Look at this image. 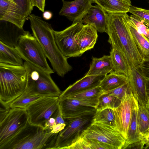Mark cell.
I'll return each instance as SVG.
<instances>
[{
    "label": "cell",
    "instance_id": "6da1fadb",
    "mask_svg": "<svg viewBox=\"0 0 149 149\" xmlns=\"http://www.w3.org/2000/svg\"><path fill=\"white\" fill-rule=\"evenodd\" d=\"M127 14L107 13L108 41L112 48L122 54L131 68H138L144 58L128 29L126 19Z\"/></svg>",
    "mask_w": 149,
    "mask_h": 149
},
{
    "label": "cell",
    "instance_id": "7a4b0ae2",
    "mask_svg": "<svg viewBox=\"0 0 149 149\" xmlns=\"http://www.w3.org/2000/svg\"><path fill=\"white\" fill-rule=\"evenodd\" d=\"M28 17L33 35L41 45L53 70L58 76L63 77L72 68L56 44L52 25L34 14H31Z\"/></svg>",
    "mask_w": 149,
    "mask_h": 149
},
{
    "label": "cell",
    "instance_id": "3957f363",
    "mask_svg": "<svg viewBox=\"0 0 149 149\" xmlns=\"http://www.w3.org/2000/svg\"><path fill=\"white\" fill-rule=\"evenodd\" d=\"M27 80L24 65L0 63V102L5 108L24 92Z\"/></svg>",
    "mask_w": 149,
    "mask_h": 149
},
{
    "label": "cell",
    "instance_id": "277c9868",
    "mask_svg": "<svg viewBox=\"0 0 149 149\" xmlns=\"http://www.w3.org/2000/svg\"><path fill=\"white\" fill-rule=\"evenodd\" d=\"M44 127L30 124L6 143L1 149H46L55 134Z\"/></svg>",
    "mask_w": 149,
    "mask_h": 149
},
{
    "label": "cell",
    "instance_id": "5b68a950",
    "mask_svg": "<svg viewBox=\"0 0 149 149\" xmlns=\"http://www.w3.org/2000/svg\"><path fill=\"white\" fill-rule=\"evenodd\" d=\"M24 65L27 77L25 91L43 96L59 97L62 92L50 74L25 61Z\"/></svg>",
    "mask_w": 149,
    "mask_h": 149
},
{
    "label": "cell",
    "instance_id": "8992f818",
    "mask_svg": "<svg viewBox=\"0 0 149 149\" xmlns=\"http://www.w3.org/2000/svg\"><path fill=\"white\" fill-rule=\"evenodd\" d=\"M26 108L8 107L0 109V149L29 124Z\"/></svg>",
    "mask_w": 149,
    "mask_h": 149
},
{
    "label": "cell",
    "instance_id": "52a82bcc",
    "mask_svg": "<svg viewBox=\"0 0 149 149\" xmlns=\"http://www.w3.org/2000/svg\"><path fill=\"white\" fill-rule=\"evenodd\" d=\"M93 115L66 120L64 129L55 134L47 149H66L81 137L83 132L91 123Z\"/></svg>",
    "mask_w": 149,
    "mask_h": 149
},
{
    "label": "cell",
    "instance_id": "ba28073f",
    "mask_svg": "<svg viewBox=\"0 0 149 149\" xmlns=\"http://www.w3.org/2000/svg\"><path fill=\"white\" fill-rule=\"evenodd\" d=\"M16 48L23 59L50 74L54 72L49 65L47 57L36 38L28 31L20 37Z\"/></svg>",
    "mask_w": 149,
    "mask_h": 149
},
{
    "label": "cell",
    "instance_id": "9c48e42d",
    "mask_svg": "<svg viewBox=\"0 0 149 149\" xmlns=\"http://www.w3.org/2000/svg\"><path fill=\"white\" fill-rule=\"evenodd\" d=\"M81 137L102 143L109 149H123L126 141L116 127L102 123L91 122Z\"/></svg>",
    "mask_w": 149,
    "mask_h": 149
},
{
    "label": "cell",
    "instance_id": "30bf717a",
    "mask_svg": "<svg viewBox=\"0 0 149 149\" xmlns=\"http://www.w3.org/2000/svg\"><path fill=\"white\" fill-rule=\"evenodd\" d=\"M59 97L43 96L28 105L26 109L29 123L44 128L45 122L59 108Z\"/></svg>",
    "mask_w": 149,
    "mask_h": 149
},
{
    "label": "cell",
    "instance_id": "8fae6325",
    "mask_svg": "<svg viewBox=\"0 0 149 149\" xmlns=\"http://www.w3.org/2000/svg\"><path fill=\"white\" fill-rule=\"evenodd\" d=\"M84 25L81 21L75 22L62 31H54L56 44L62 53L68 58L80 56L76 37Z\"/></svg>",
    "mask_w": 149,
    "mask_h": 149
},
{
    "label": "cell",
    "instance_id": "7c38bea8",
    "mask_svg": "<svg viewBox=\"0 0 149 149\" xmlns=\"http://www.w3.org/2000/svg\"><path fill=\"white\" fill-rule=\"evenodd\" d=\"M137 99L132 91L127 92L119 106L113 109L116 127L126 140L134 107Z\"/></svg>",
    "mask_w": 149,
    "mask_h": 149
},
{
    "label": "cell",
    "instance_id": "4fadbf2b",
    "mask_svg": "<svg viewBox=\"0 0 149 149\" xmlns=\"http://www.w3.org/2000/svg\"><path fill=\"white\" fill-rule=\"evenodd\" d=\"M60 100V107L63 117L65 120L94 114L96 111L97 104L89 101L68 97Z\"/></svg>",
    "mask_w": 149,
    "mask_h": 149
},
{
    "label": "cell",
    "instance_id": "5bb4252c",
    "mask_svg": "<svg viewBox=\"0 0 149 149\" xmlns=\"http://www.w3.org/2000/svg\"><path fill=\"white\" fill-rule=\"evenodd\" d=\"M62 1L63 5L59 14L73 22L81 21L94 3L93 0Z\"/></svg>",
    "mask_w": 149,
    "mask_h": 149
},
{
    "label": "cell",
    "instance_id": "9a60e30c",
    "mask_svg": "<svg viewBox=\"0 0 149 149\" xmlns=\"http://www.w3.org/2000/svg\"><path fill=\"white\" fill-rule=\"evenodd\" d=\"M27 17L16 3L0 0V20L12 23L23 28Z\"/></svg>",
    "mask_w": 149,
    "mask_h": 149
},
{
    "label": "cell",
    "instance_id": "2e32d148",
    "mask_svg": "<svg viewBox=\"0 0 149 149\" xmlns=\"http://www.w3.org/2000/svg\"><path fill=\"white\" fill-rule=\"evenodd\" d=\"M128 77L132 92L138 100L139 104L146 106L148 97L146 90L147 79L139 68L133 67Z\"/></svg>",
    "mask_w": 149,
    "mask_h": 149
},
{
    "label": "cell",
    "instance_id": "e0dca14e",
    "mask_svg": "<svg viewBox=\"0 0 149 149\" xmlns=\"http://www.w3.org/2000/svg\"><path fill=\"white\" fill-rule=\"evenodd\" d=\"M81 21L84 25L92 26L98 32H107V13L97 4L91 6Z\"/></svg>",
    "mask_w": 149,
    "mask_h": 149
},
{
    "label": "cell",
    "instance_id": "ac0fdd59",
    "mask_svg": "<svg viewBox=\"0 0 149 149\" xmlns=\"http://www.w3.org/2000/svg\"><path fill=\"white\" fill-rule=\"evenodd\" d=\"M105 76L85 75L62 92L59 97H65L98 86Z\"/></svg>",
    "mask_w": 149,
    "mask_h": 149
},
{
    "label": "cell",
    "instance_id": "d6986e66",
    "mask_svg": "<svg viewBox=\"0 0 149 149\" xmlns=\"http://www.w3.org/2000/svg\"><path fill=\"white\" fill-rule=\"evenodd\" d=\"M10 22L0 21V42L9 46L16 47L21 36L25 32Z\"/></svg>",
    "mask_w": 149,
    "mask_h": 149
},
{
    "label": "cell",
    "instance_id": "ffe728a7",
    "mask_svg": "<svg viewBox=\"0 0 149 149\" xmlns=\"http://www.w3.org/2000/svg\"><path fill=\"white\" fill-rule=\"evenodd\" d=\"M97 37V31L94 28L90 25H84L76 37L80 56L85 52L93 48Z\"/></svg>",
    "mask_w": 149,
    "mask_h": 149
},
{
    "label": "cell",
    "instance_id": "44dd1931",
    "mask_svg": "<svg viewBox=\"0 0 149 149\" xmlns=\"http://www.w3.org/2000/svg\"><path fill=\"white\" fill-rule=\"evenodd\" d=\"M139 102L136 100L134 107L130 123L127 134V139L123 149H126L129 145L141 141L143 135L139 130L138 111Z\"/></svg>",
    "mask_w": 149,
    "mask_h": 149
},
{
    "label": "cell",
    "instance_id": "7402d4cb",
    "mask_svg": "<svg viewBox=\"0 0 149 149\" xmlns=\"http://www.w3.org/2000/svg\"><path fill=\"white\" fill-rule=\"evenodd\" d=\"M92 61L86 75H105L113 71L110 55H104L97 58L92 57Z\"/></svg>",
    "mask_w": 149,
    "mask_h": 149
},
{
    "label": "cell",
    "instance_id": "603a6c76",
    "mask_svg": "<svg viewBox=\"0 0 149 149\" xmlns=\"http://www.w3.org/2000/svg\"><path fill=\"white\" fill-rule=\"evenodd\" d=\"M126 19L129 30L141 54L144 59L149 57V41L138 31L127 14Z\"/></svg>",
    "mask_w": 149,
    "mask_h": 149
},
{
    "label": "cell",
    "instance_id": "cb8c5ba5",
    "mask_svg": "<svg viewBox=\"0 0 149 149\" xmlns=\"http://www.w3.org/2000/svg\"><path fill=\"white\" fill-rule=\"evenodd\" d=\"M107 13H127L131 5V0H93Z\"/></svg>",
    "mask_w": 149,
    "mask_h": 149
},
{
    "label": "cell",
    "instance_id": "d4e9b609",
    "mask_svg": "<svg viewBox=\"0 0 149 149\" xmlns=\"http://www.w3.org/2000/svg\"><path fill=\"white\" fill-rule=\"evenodd\" d=\"M128 81V77L113 71L105 76L99 86L104 93L119 87Z\"/></svg>",
    "mask_w": 149,
    "mask_h": 149
},
{
    "label": "cell",
    "instance_id": "484cf974",
    "mask_svg": "<svg viewBox=\"0 0 149 149\" xmlns=\"http://www.w3.org/2000/svg\"><path fill=\"white\" fill-rule=\"evenodd\" d=\"M0 63L21 66L24 65V62L15 47L0 42Z\"/></svg>",
    "mask_w": 149,
    "mask_h": 149
},
{
    "label": "cell",
    "instance_id": "4316f807",
    "mask_svg": "<svg viewBox=\"0 0 149 149\" xmlns=\"http://www.w3.org/2000/svg\"><path fill=\"white\" fill-rule=\"evenodd\" d=\"M110 56L113 71L128 77L131 73V69L122 54L116 49L112 48Z\"/></svg>",
    "mask_w": 149,
    "mask_h": 149
},
{
    "label": "cell",
    "instance_id": "83f0119b",
    "mask_svg": "<svg viewBox=\"0 0 149 149\" xmlns=\"http://www.w3.org/2000/svg\"><path fill=\"white\" fill-rule=\"evenodd\" d=\"M103 93V91L98 86L66 97L88 100L95 103L97 105L99 98Z\"/></svg>",
    "mask_w": 149,
    "mask_h": 149
},
{
    "label": "cell",
    "instance_id": "f1b7e54d",
    "mask_svg": "<svg viewBox=\"0 0 149 149\" xmlns=\"http://www.w3.org/2000/svg\"><path fill=\"white\" fill-rule=\"evenodd\" d=\"M42 97L39 95L32 94L25 90L21 95L10 103L8 107L26 108L29 104Z\"/></svg>",
    "mask_w": 149,
    "mask_h": 149
},
{
    "label": "cell",
    "instance_id": "f546056e",
    "mask_svg": "<svg viewBox=\"0 0 149 149\" xmlns=\"http://www.w3.org/2000/svg\"><path fill=\"white\" fill-rule=\"evenodd\" d=\"M92 122L105 123L116 127L113 111L111 109L96 110L93 116Z\"/></svg>",
    "mask_w": 149,
    "mask_h": 149
},
{
    "label": "cell",
    "instance_id": "4dcf8cb0",
    "mask_svg": "<svg viewBox=\"0 0 149 149\" xmlns=\"http://www.w3.org/2000/svg\"><path fill=\"white\" fill-rule=\"evenodd\" d=\"M121 100L113 95L103 93L99 98L96 110H101L107 108L113 109L119 106Z\"/></svg>",
    "mask_w": 149,
    "mask_h": 149
},
{
    "label": "cell",
    "instance_id": "1f68e13d",
    "mask_svg": "<svg viewBox=\"0 0 149 149\" xmlns=\"http://www.w3.org/2000/svg\"><path fill=\"white\" fill-rule=\"evenodd\" d=\"M138 120L139 130L143 135L149 127V109L146 106L139 104Z\"/></svg>",
    "mask_w": 149,
    "mask_h": 149
},
{
    "label": "cell",
    "instance_id": "d6a6232c",
    "mask_svg": "<svg viewBox=\"0 0 149 149\" xmlns=\"http://www.w3.org/2000/svg\"><path fill=\"white\" fill-rule=\"evenodd\" d=\"M129 12L136 16L149 27V10L131 6Z\"/></svg>",
    "mask_w": 149,
    "mask_h": 149
},
{
    "label": "cell",
    "instance_id": "836d02e7",
    "mask_svg": "<svg viewBox=\"0 0 149 149\" xmlns=\"http://www.w3.org/2000/svg\"><path fill=\"white\" fill-rule=\"evenodd\" d=\"M130 18L138 31L149 41V27L133 15H131Z\"/></svg>",
    "mask_w": 149,
    "mask_h": 149
},
{
    "label": "cell",
    "instance_id": "e575fe53",
    "mask_svg": "<svg viewBox=\"0 0 149 149\" xmlns=\"http://www.w3.org/2000/svg\"><path fill=\"white\" fill-rule=\"evenodd\" d=\"M131 91L128 81V82L119 87L103 93L113 95L121 100L126 93L130 92Z\"/></svg>",
    "mask_w": 149,
    "mask_h": 149
},
{
    "label": "cell",
    "instance_id": "d590c367",
    "mask_svg": "<svg viewBox=\"0 0 149 149\" xmlns=\"http://www.w3.org/2000/svg\"><path fill=\"white\" fill-rule=\"evenodd\" d=\"M14 1L20 7L27 18L31 14L34 6L31 0H14Z\"/></svg>",
    "mask_w": 149,
    "mask_h": 149
},
{
    "label": "cell",
    "instance_id": "8d00e7d4",
    "mask_svg": "<svg viewBox=\"0 0 149 149\" xmlns=\"http://www.w3.org/2000/svg\"><path fill=\"white\" fill-rule=\"evenodd\" d=\"M91 149L89 142L82 137L78 139L66 149Z\"/></svg>",
    "mask_w": 149,
    "mask_h": 149
},
{
    "label": "cell",
    "instance_id": "74e56055",
    "mask_svg": "<svg viewBox=\"0 0 149 149\" xmlns=\"http://www.w3.org/2000/svg\"><path fill=\"white\" fill-rule=\"evenodd\" d=\"M139 68L147 79L149 80V57L144 59Z\"/></svg>",
    "mask_w": 149,
    "mask_h": 149
},
{
    "label": "cell",
    "instance_id": "f35d334b",
    "mask_svg": "<svg viewBox=\"0 0 149 149\" xmlns=\"http://www.w3.org/2000/svg\"><path fill=\"white\" fill-rule=\"evenodd\" d=\"M90 143L91 149H109L104 144L94 140H87Z\"/></svg>",
    "mask_w": 149,
    "mask_h": 149
},
{
    "label": "cell",
    "instance_id": "ab89813d",
    "mask_svg": "<svg viewBox=\"0 0 149 149\" xmlns=\"http://www.w3.org/2000/svg\"><path fill=\"white\" fill-rule=\"evenodd\" d=\"M53 117L55 120L56 124L65 123V121L62 115L60 106L59 108L54 115Z\"/></svg>",
    "mask_w": 149,
    "mask_h": 149
},
{
    "label": "cell",
    "instance_id": "60d3db41",
    "mask_svg": "<svg viewBox=\"0 0 149 149\" xmlns=\"http://www.w3.org/2000/svg\"><path fill=\"white\" fill-rule=\"evenodd\" d=\"M33 6L37 7L42 12L45 10L46 0H31Z\"/></svg>",
    "mask_w": 149,
    "mask_h": 149
},
{
    "label": "cell",
    "instance_id": "b9f144b4",
    "mask_svg": "<svg viewBox=\"0 0 149 149\" xmlns=\"http://www.w3.org/2000/svg\"><path fill=\"white\" fill-rule=\"evenodd\" d=\"M56 123L55 118L53 117H51L45 122L44 128L51 131L53 126Z\"/></svg>",
    "mask_w": 149,
    "mask_h": 149
},
{
    "label": "cell",
    "instance_id": "7bdbcfd3",
    "mask_svg": "<svg viewBox=\"0 0 149 149\" xmlns=\"http://www.w3.org/2000/svg\"><path fill=\"white\" fill-rule=\"evenodd\" d=\"M65 125V123L55 124L53 126L51 132L54 134L58 133L64 129Z\"/></svg>",
    "mask_w": 149,
    "mask_h": 149
},
{
    "label": "cell",
    "instance_id": "ee69618b",
    "mask_svg": "<svg viewBox=\"0 0 149 149\" xmlns=\"http://www.w3.org/2000/svg\"><path fill=\"white\" fill-rule=\"evenodd\" d=\"M145 145L143 143L142 140L141 141L134 143L129 146L126 149H140L144 148Z\"/></svg>",
    "mask_w": 149,
    "mask_h": 149
},
{
    "label": "cell",
    "instance_id": "f6af8a7d",
    "mask_svg": "<svg viewBox=\"0 0 149 149\" xmlns=\"http://www.w3.org/2000/svg\"><path fill=\"white\" fill-rule=\"evenodd\" d=\"M141 140L145 146L144 149H148L149 147V133L144 134Z\"/></svg>",
    "mask_w": 149,
    "mask_h": 149
},
{
    "label": "cell",
    "instance_id": "bcb514c9",
    "mask_svg": "<svg viewBox=\"0 0 149 149\" xmlns=\"http://www.w3.org/2000/svg\"><path fill=\"white\" fill-rule=\"evenodd\" d=\"M52 14L51 12L49 11H44L43 14V18L45 20H49L52 17Z\"/></svg>",
    "mask_w": 149,
    "mask_h": 149
},
{
    "label": "cell",
    "instance_id": "7dc6e473",
    "mask_svg": "<svg viewBox=\"0 0 149 149\" xmlns=\"http://www.w3.org/2000/svg\"><path fill=\"white\" fill-rule=\"evenodd\" d=\"M146 90L148 97L149 98V80H147L146 84Z\"/></svg>",
    "mask_w": 149,
    "mask_h": 149
},
{
    "label": "cell",
    "instance_id": "c3c4849f",
    "mask_svg": "<svg viewBox=\"0 0 149 149\" xmlns=\"http://www.w3.org/2000/svg\"><path fill=\"white\" fill-rule=\"evenodd\" d=\"M146 106L149 109V98H148L147 103L146 104Z\"/></svg>",
    "mask_w": 149,
    "mask_h": 149
},
{
    "label": "cell",
    "instance_id": "681fc988",
    "mask_svg": "<svg viewBox=\"0 0 149 149\" xmlns=\"http://www.w3.org/2000/svg\"><path fill=\"white\" fill-rule=\"evenodd\" d=\"M149 133V128H148V131H147V132H146V133Z\"/></svg>",
    "mask_w": 149,
    "mask_h": 149
},
{
    "label": "cell",
    "instance_id": "f907efd6",
    "mask_svg": "<svg viewBox=\"0 0 149 149\" xmlns=\"http://www.w3.org/2000/svg\"><path fill=\"white\" fill-rule=\"evenodd\" d=\"M7 0V1H10V0Z\"/></svg>",
    "mask_w": 149,
    "mask_h": 149
},
{
    "label": "cell",
    "instance_id": "816d5d0a",
    "mask_svg": "<svg viewBox=\"0 0 149 149\" xmlns=\"http://www.w3.org/2000/svg\"><path fill=\"white\" fill-rule=\"evenodd\" d=\"M148 148L149 149V147Z\"/></svg>",
    "mask_w": 149,
    "mask_h": 149
},
{
    "label": "cell",
    "instance_id": "f5cc1de1",
    "mask_svg": "<svg viewBox=\"0 0 149 149\" xmlns=\"http://www.w3.org/2000/svg\"><path fill=\"white\" fill-rule=\"evenodd\" d=\"M148 3H149V1H148Z\"/></svg>",
    "mask_w": 149,
    "mask_h": 149
}]
</instances>
